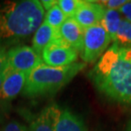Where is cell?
I'll use <instances>...</instances> for the list:
<instances>
[{
  "instance_id": "cell-1",
  "label": "cell",
  "mask_w": 131,
  "mask_h": 131,
  "mask_svg": "<svg viewBox=\"0 0 131 131\" xmlns=\"http://www.w3.org/2000/svg\"><path fill=\"white\" fill-rule=\"evenodd\" d=\"M89 77L106 98L131 105V47L113 43L98 60Z\"/></svg>"
},
{
  "instance_id": "cell-2",
  "label": "cell",
  "mask_w": 131,
  "mask_h": 131,
  "mask_svg": "<svg viewBox=\"0 0 131 131\" xmlns=\"http://www.w3.org/2000/svg\"><path fill=\"white\" fill-rule=\"evenodd\" d=\"M44 14L38 0L0 2V41L31 35L42 24Z\"/></svg>"
},
{
  "instance_id": "cell-3",
  "label": "cell",
  "mask_w": 131,
  "mask_h": 131,
  "mask_svg": "<svg viewBox=\"0 0 131 131\" xmlns=\"http://www.w3.org/2000/svg\"><path fill=\"white\" fill-rule=\"evenodd\" d=\"M85 67L86 64L83 62H75L62 67H53L42 63L27 75L22 95L30 98L54 95Z\"/></svg>"
},
{
  "instance_id": "cell-4",
  "label": "cell",
  "mask_w": 131,
  "mask_h": 131,
  "mask_svg": "<svg viewBox=\"0 0 131 131\" xmlns=\"http://www.w3.org/2000/svg\"><path fill=\"white\" fill-rule=\"evenodd\" d=\"M112 39L101 24L84 29L83 49L81 57L86 63H93L101 58Z\"/></svg>"
},
{
  "instance_id": "cell-5",
  "label": "cell",
  "mask_w": 131,
  "mask_h": 131,
  "mask_svg": "<svg viewBox=\"0 0 131 131\" xmlns=\"http://www.w3.org/2000/svg\"><path fill=\"white\" fill-rule=\"evenodd\" d=\"M41 56L45 65L53 67H62L75 63L78 57V52L61 38H59L43 49Z\"/></svg>"
},
{
  "instance_id": "cell-6",
  "label": "cell",
  "mask_w": 131,
  "mask_h": 131,
  "mask_svg": "<svg viewBox=\"0 0 131 131\" xmlns=\"http://www.w3.org/2000/svg\"><path fill=\"white\" fill-rule=\"evenodd\" d=\"M8 66L10 69L27 74L35 69L43 62L42 56L37 53L32 47L17 45L12 47L7 52Z\"/></svg>"
},
{
  "instance_id": "cell-7",
  "label": "cell",
  "mask_w": 131,
  "mask_h": 131,
  "mask_svg": "<svg viewBox=\"0 0 131 131\" xmlns=\"http://www.w3.org/2000/svg\"><path fill=\"white\" fill-rule=\"evenodd\" d=\"M106 9L95 1H82L74 19L83 29L101 24Z\"/></svg>"
},
{
  "instance_id": "cell-8",
  "label": "cell",
  "mask_w": 131,
  "mask_h": 131,
  "mask_svg": "<svg viewBox=\"0 0 131 131\" xmlns=\"http://www.w3.org/2000/svg\"><path fill=\"white\" fill-rule=\"evenodd\" d=\"M4 75V81L0 89V100L11 101L23 90L28 74L8 67Z\"/></svg>"
},
{
  "instance_id": "cell-9",
  "label": "cell",
  "mask_w": 131,
  "mask_h": 131,
  "mask_svg": "<svg viewBox=\"0 0 131 131\" xmlns=\"http://www.w3.org/2000/svg\"><path fill=\"white\" fill-rule=\"evenodd\" d=\"M60 35L67 43L75 49L78 53L83 49L84 29L74 19V17L67 18L60 28Z\"/></svg>"
},
{
  "instance_id": "cell-10",
  "label": "cell",
  "mask_w": 131,
  "mask_h": 131,
  "mask_svg": "<svg viewBox=\"0 0 131 131\" xmlns=\"http://www.w3.org/2000/svg\"><path fill=\"white\" fill-rule=\"evenodd\" d=\"M61 112V109L56 105L45 107L31 123L29 131H54V126Z\"/></svg>"
},
{
  "instance_id": "cell-11",
  "label": "cell",
  "mask_w": 131,
  "mask_h": 131,
  "mask_svg": "<svg viewBox=\"0 0 131 131\" xmlns=\"http://www.w3.org/2000/svg\"><path fill=\"white\" fill-rule=\"evenodd\" d=\"M54 131H88L84 121L71 110L62 109L54 126Z\"/></svg>"
},
{
  "instance_id": "cell-12",
  "label": "cell",
  "mask_w": 131,
  "mask_h": 131,
  "mask_svg": "<svg viewBox=\"0 0 131 131\" xmlns=\"http://www.w3.org/2000/svg\"><path fill=\"white\" fill-rule=\"evenodd\" d=\"M59 38H61L60 31L54 30L53 27L43 21L34 33L32 38V49L39 56H41L43 49L49 43Z\"/></svg>"
},
{
  "instance_id": "cell-13",
  "label": "cell",
  "mask_w": 131,
  "mask_h": 131,
  "mask_svg": "<svg viewBox=\"0 0 131 131\" xmlns=\"http://www.w3.org/2000/svg\"><path fill=\"white\" fill-rule=\"evenodd\" d=\"M122 18L118 10L106 9L101 25L105 28L106 32L109 34L112 41L115 42V38L119 28Z\"/></svg>"
},
{
  "instance_id": "cell-14",
  "label": "cell",
  "mask_w": 131,
  "mask_h": 131,
  "mask_svg": "<svg viewBox=\"0 0 131 131\" xmlns=\"http://www.w3.org/2000/svg\"><path fill=\"white\" fill-rule=\"evenodd\" d=\"M66 20H67V16L64 15L58 5L56 4L47 11L43 21L53 27L54 30L60 31V28Z\"/></svg>"
},
{
  "instance_id": "cell-15",
  "label": "cell",
  "mask_w": 131,
  "mask_h": 131,
  "mask_svg": "<svg viewBox=\"0 0 131 131\" xmlns=\"http://www.w3.org/2000/svg\"><path fill=\"white\" fill-rule=\"evenodd\" d=\"M114 43L123 47H131V22L122 19Z\"/></svg>"
},
{
  "instance_id": "cell-16",
  "label": "cell",
  "mask_w": 131,
  "mask_h": 131,
  "mask_svg": "<svg viewBox=\"0 0 131 131\" xmlns=\"http://www.w3.org/2000/svg\"><path fill=\"white\" fill-rule=\"evenodd\" d=\"M81 4H82L81 0H59L57 1V5L62 10L67 18L74 17Z\"/></svg>"
},
{
  "instance_id": "cell-17",
  "label": "cell",
  "mask_w": 131,
  "mask_h": 131,
  "mask_svg": "<svg viewBox=\"0 0 131 131\" xmlns=\"http://www.w3.org/2000/svg\"><path fill=\"white\" fill-rule=\"evenodd\" d=\"M97 2L100 4H101L106 9L118 10L128 1H126V0H103V1H97Z\"/></svg>"
},
{
  "instance_id": "cell-18",
  "label": "cell",
  "mask_w": 131,
  "mask_h": 131,
  "mask_svg": "<svg viewBox=\"0 0 131 131\" xmlns=\"http://www.w3.org/2000/svg\"><path fill=\"white\" fill-rule=\"evenodd\" d=\"M1 131H29V129L18 121L12 120L5 124Z\"/></svg>"
},
{
  "instance_id": "cell-19",
  "label": "cell",
  "mask_w": 131,
  "mask_h": 131,
  "mask_svg": "<svg viewBox=\"0 0 131 131\" xmlns=\"http://www.w3.org/2000/svg\"><path fill=\"white\" fill-rule=\"evenodd\" d=\"M7 50L5 46L0 45V74H4L8 69Z\"/></svg>"
},
{
  "instance_id": "cell-20",
  "label": "cell",
  "mask_w": 131,
  "mask_h": 131,
  "mask_svg": "<svg viewBox=\"0 0 131 131\" xmlns=\"http://www.w3.org/2000/svg\"><path fill=\"white\" fill-rule=\"evenodd\" d=\"M118 11L124 15L125 20L131 22V1H128L124 6L120 8Z\"/></svg>"
},
{
  "instance_id": "cell-21",
  "label": "cell",
  "mask_w": 131,
  "mask_h": 131,
  "mask_svg": "<svg viewBox=\"0 0 131 131\" xmlns=\"http://www.w3.org/2000/svg\"><path fill=\"white\" fill-rule=\"evenodd\" d=\"M40 3L43 8V9L47 10V11H48L49 9H50L51 8L54 6L56 4H57L56 0H42V1H40Z\"/></svg>"
},
{
  "instance_id": "cell-22",
  "label": "cell",
  "mask_w": 131,
  "mask_h": 131,
  "mask_svg": "<svg viewBox=\"0 0 131 131\" xmlns=\"http://www.w3.org/2000/svg\"><path fill=\"white\" fill-rule=\"evenodd\" d=\"M4 74H0V89H1L3 81H4Z\"/></svg>"
},
{
  "instance_id": "cell-23",
  "label": "cell",
  "mask_w": 131,
  "mask_h": 131,
  "mask_svg": "<svg viewBox=\"0 0 131 131\" xmlns=\"http://www.w3.org/2000/svg\"><path fill=\"white\" fill-rule=\"evenodd\" d=\"M127 131H131V122L129 124V126H128V129Z\"/></svg>"
}]
</instances>
